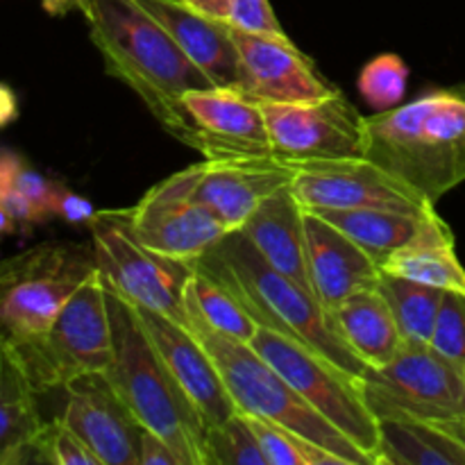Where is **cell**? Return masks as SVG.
I'll use <instances>...</instances> for the list:
<instances>
[{
	"label": "cell",
	"instance_id": "12",
	"mask_svg": "<svg viewBox=\"0 0 465 465\" xmlns=\"http://www.w3.org/2000/svg\"><path fill=\"white\" fill-rule=\"evenodd\" d=\"M295 175L291 182L295 200L309 212L316 209H395L425 212L436 207L420 191L368 157L289 162Z\"/></svg>",
	"mask_w": 465,
	"mask_h": 465
},
{
	"label": "cell",
	"instance_id": "41",
	"mask_svg": "<svg viewBox=\"0 0 465 465\" xmlns=\"http://www.w3.org/2000/svg\"><path fill=\"white\" fill-rule=\"evenodd\" d=\"M16 230H18L16 221H14V218L9 216L7 209H5L3 204H0V239H5V236L14 234V232H16Z\"/></svg>",
	"mask_w": 465,
	"mask_h": 465
},
{
	"label": "cell",
	"instance_id": "11",
	"mask_svg": "<svg viewBox=\"0 0 465 465\" xmlns=\"http://www.w3.org/2000/svg\"><path fill=\"white\" fill-rule=\"evenodd\" d=\"M200 163L173 173L130 209V227L145 248L189 263L230 234L221 218L195 198Z\"/></svg>",
	"mask_w": 465,
	"mask_h": 465
},
{
	"label": "cell",
	"instance_id": "23",
	"mask_svg": "<svg viewBox=\"0 0 465 465\" xmlns=\"http://www.w3.org/2000/svg\"><path fill=\"white\" fill-rule=\"evenodd\" d=\"M381 271L436 289L465 293V268L457 257V241L434 207L422 213L416 234L386 262Z\"/></svg>",
	"mask_w": 465,
	"mask_h": 465
},
{
	"label": "cell",
	"instance_id": "13",
	"mask_svg": "<svg viewBox=\"0 0 465 465\" xmlns=\"http://www.w3.org/2000/svg\"><path fill=\"white\" fill-rule=\"evenodd\" d=\"M272 154L284 162L363 157V116L343 91L309 103H259Z\"/></svg>",
	"mask_w": 465,
	"mask_h": 465
},
{
	"label": "cell",
	"instance_id": "1",
	"mask_svg": "<svg viewBox=\"0 0 465 465\" xmlns=\"http://www.w3.org/2000/svg\"><path fill=\"white\" fill-rule=\"evenodd\" d=\"M89 36L104 71L130 86L163 130L200 150V130L184 107V94L213 82L191 62L166 27L139 0H82Z\"/></svg>",
	"mask_w": 465,
	"mask_h": 465
},
{
	"label": "cell",
	"instance_id": "40",
	"mask_svg": "<svg viewBox=\"0 0 465 465\" xmlns=\"http://www.w3.org/2000/svg\"><path fill=\"white\" fill-rule=\"evenodd\" d=\"M436 425H439L440 430L448 431L450 436H454L459 443L465 445V416L452 418V420H445V422H436Z\"/></svg>",
	"mask_w": 465,
	"mask_h": 465
},
{
	"label": "cell",
	"instance_id": "37",
	"mask_svg": "<svg viewBox=\"0 0 465 465\" xmlns=\"http://www.w3.org/2000/svg\"><path fill=\"white\" fill-rule=\"evenodd\" d=\"M184 3L189 5V7L198 9V12L207 14V16L230 23L232 0H184Z\"/></svg>",
	"mask_w": 465,
	"mask_h": 465
},
{
	"label": "cell",
	"instance_id": "26",
	"mask_svg": "<svg viewBox=\"0 0 465 465\" xmlns=\"http://www.w3.org/2000/svg\"><path fill=\"white\" fill-rule=\"evenodd\" d=\"M380 425V465H465V445L436 422L384 418Z\"/></svg>",
	"mask_w": 465,
	"mask_h": 465
},
{
	"label": "cell",
	"instance_id": "22",
	"mask_svg": "<svg viewBox=\"0 0 465 465\" xmlns=\"http://www.w3.org/2000/svg\"><path fill=\"white\" fill-rule=\"evenodd\" d=\"M36 398L21 352L0 336V465L27 463V450L45 422Z\"/></svg>",
	"mask_w": 465,
	"mask_h": 465
},
{
	"label": "cell",
	"instance_id": "28",
	"mask_svg": "<svg viewBox=\"0 0 465 465\" xmlns=\"http://www.w3.org/2000/svg\"><path fill=\"white\" fill-rule=\"evenodd\" d=\"M186 307L193 309L203 318L204 325L221 331V334L232 336L236 341L250 343L252 336L257 334L259 325L241 307L239 300L230 291L223 289L218 282H213L212 277H207L200 271H193L189 277V284H186Z\"/></svg>",
	"mask_w": 465,
	"mask_h": 465
},
{
	"label": "cell",
	"instance_id": "14",
	"mask_svg": "<svg viewBox=\"0 0 465 465\" xmlns=\"http://www.w3.org/2000/svg\"><path fill=\"white\" fill-rule=\"evenodd\" d=\"M232 39L239 53L236 89L259 103H309L341 91L318 73L316 64L293 41L252 35L234 25Z\"/></svg>",
	"mask_w": 465,
	"mask_h": 465
},
{
	"label": "cell",
	"instance_id": "33",
	"mask_svg": "<svg viewBox=\"0 0 465 465\" xmlns=\"http://www.w3.org/2000/svg\"><path fill=\"white\" fill-rule=\"evenodd\" d=\"M18 162L21 154L0 148V204L7 209L18 227H32L36 223H45V216L14 184V171Z\"/></svg>",
	"mask_w": 465,
	"mask_h": 465
},
{
	"label": "cell",
	"instance_id": "4",
	"mask_svg": "<svg viewBox=\"0 0 465 465\" xmlns=\"http://www.w3.org/2000/svg\"><path fill=\"white\" fill-rule=\"evenodd\" d=\"M107 286V284H104ZM114 361L104 375L143 430L166 440L182 465H207V420L141 327L134 307L107 286Z\"/></svg>",
	"mask_w": 465,
	"mask_h": 465
},
{
	"label": "cell",
	"instance_id": "20",
	"mask_svg": "<svg viewBox=\"0 0 465 465\" xmlns=\"http://www.w3.org/2000/svg\"><path fill=\"white\" fill-rule=\"evenodd\" d=\"M184 50L186 57L213 82L239 86V53L227 21L207 16L184 0H139Z\"/></svg>",
	"mask_w": 465,
	"mask_h": 465
},
{
	"label": "cell",
	"instance_id": "34",
	"mask_svg": "<svg viewBox=\"0 0 465 465\" xmlns=\"http://www.w3.org/2000/svg\"><path fill=\"white\" fill-rule=\"evenodd\" d=\"M230 25L241 27L245 32H252V35L291 41L284 27L277 21L275 12H272L268 0H232Z\"/></svg>",
	"mask_w": 465,
	"mask_h": 465
},
{
	"label": "cell",
	"instance_id": "8",
	"mask_svg": "<svg viewBox=\"0 0 465 465\" xmlns=\"http://www.w3.org/2000/svg\"><path fill=\"white\" fill-rule=\"evenodd\" d=\"M359 391L377 420L445 422L465 416V368L425 341H404L389 363L366 368Z\"/></svg>",
	"mask_w": 465,
	"mask_h": 465
},
{
	"label": "cell",
	"instance_id": "2",
	"mask_svg": "<svg viewBox=\"0 0 465 465\" xmlns=\"http://www.w3.org/2000/svg\"><path fill=\"white\" fill-rule=\"evenodd\" d=\"M189 266L230 291L259 327L304 345L350 377L361 380L368 366L345 343L331 313L312 291L263 262L243 232H230Z\"/></svg>",
	"mask_w": 465,
	"mask_h": 465
},
{
	"label": "cell",
	"instance_id": "15",
	"mask_svg": "<svg viewBox=\"0 0 465 465\" xmlns=\"http://www.w3.org/2000/svg\"><path fill=\"white\" fill-rule=\"evenodd\" d=\"M64 391L62 420L84 440L100 465H139L145 430L104 372L77 377Z\"/></svg>",
	"mask_w": 465,
	"mask_h": 465
},
{
	"label": "cell",
	"instance_id": "25",
	"mask_svg": "<svg viewBox=\"0 0 465 465\" xmlns=\"http://www.w3.org/2000/svg\"><path fill=\"white\" fill-rule=\"evenodd\" d=\"M304 209V207H302ZM430 209V207H427ZM425 209V212H427ZM309 212V209H307ZM425 212H395V209H316L321 218L343 232L380 268L416 234Z\"/></svg>",
	"mask_w": 465,
	"mask_h": 465
},
{
	"label": "cell",
	"instance_id": "17",
	"mask_svg": "<svg viewBox=\"0 0 465 465\" xmlns=\"http://www.w3.org/2000/svg\"><path fill=\"white\" fill-rule=\"evenodd\" d=\"M184 107L200 130L198 153L207 159L272 154L262 104L234 86L186 91Z\"/></svg>",
	"mask_w": 465,
	"mask_h": 465
},
{
	"label": "cell",
	"instance_id": "5",
	"mask_svg": "<svg viewBox=\"0 0 465 465\" xmlns=\"http://www.w3.org/2000/svg\"><path fill=\"white\" fill-rule=\"evenodd\" d=\"M186 312L189 331L216 363L236 411L275 422L291 434L336 454L345 465H375L354 440L321 416L252 345L212 330L193 309L186 307Z\"/></svg>",
	"mask_w": 465,
	"mask_h": 465
},
{
	"label": "cell",
	"instance_id": "9",
	"mask_svg": "<svg viewBox=\"0 0 465 465\" xmlns=\"http://www.w3.org/2000/svg\"><path fill=\"white\" fill-rule=\"evenodd\" d=\"M94 257L104 284L132 307H143L189 330L186 284L191 266L162 257L134 236L127 213H100L91 225Z\"/></svg>",
	"mask_w": 465,
	"mask_h": 465
},
{
	"label": "cell",
	"instance_id": "39",
	"mask_svg": "<svg viewBox=\"0 0 465 465\" xmlns=\"http://www.w3.org/2000/svg\"><path fill=\"white\" fill-rule=\"evenodd\" d=\"M41 5L50 16H66L73 9L82 7V0H41Z\"/></svg>",
	"mask_w": 465,
	"mask_h": 465
},
{
	"label": "cell",
	"instance_id": "27",
	"mask_svg": "<svg viewBox=\"0 0 465 465\" xmlns=\"http://www.w3.org/2000/svg\"><path fill=\"white\" fill-rule=\"evenodd\" d=\"M377 291L384 295L404 341L430 343L445 291L386 271H381Z\"/></svg>",
	"mask_w": 465,
	"mask_h": 465
},
{
	"label": "cell",
	"instance_id": "3",
	"mask_svg": "<svg viewBox=\"0 0 465 465\" xmlns=\"http://www.w3.org/2000/svg\"><path fill=\"white\" fill-rule=\"evenodd\" d=\"M363 157L439 203L465 182V84L363 118Z\"/></svg>",
	"mask_w": 465,
	"mask_h": 465
},
{
	"label": "cell",
	"instance_id": "30",
	"mask_svg": "<svg viewBox=\"0 0 465 465\" xmlns=\"http://www.w3.org/2000/svg\"><path fill=\"white\" fill-rule=\"evenodd\" d=\"M409 66L400 54H380L363 66L359 75V94L377 112H386L402 103L407 94Z\"/></svg>",
	"mask_w": 465,
	"mask_h": 465
},
{
	"label": "cell",
	"instance_id": "18",
	"mask_svg": "<svg viewBox=\"0 0 465 465\" xmlns=\"http://www.w3.org/2000/svg\"><path fill=\"white\" fill-rule=\"evenodd\" d=\"M134 312L148 339L162 354L168 371L175 375L191 402L203 413L207 425H221L227 418L234 416V400L227 393L225 381L204 345L186 327L177 325L175 321L162 313L143 307H134Z\"/></svg>",
	"mask_w": 465,
	"mask_h": 465
},
{
	"label": "cell",
	"instance_id": "10",
	"mask_svg": "<svg viewBox=\"0 0 465 465\" xmlns=\"http://www.w3.org/2000/svg\"><path fill=\"white\" fill-rule=\"evenodd\" d=\"M250 345L321 416H325L336 430L354 440L375 465H380V425L363 402L359 380L350 377L321 354L268 327H257Z\"/></svg>",
	"mask_w": 465,
	"mask_h": 465
},
{
	"label": "cell",
	"instance_id": "24",
	"mask_svg": "<svg viewBox=\"0 0 465 465\" xmlns=\"http://www.w3.org/2000/svg\"><path fill=\"white\" fill-rule=\"evenodd\" d=\"M331 321L368 368L389 363L404 343L391 307L377 289L350 295L331 312Z\"/></svg>",
	"mask_w": 465,
	"mask_h": 465
},
{
	"label": "cell",
	"instance_id": "19",
	"mask_svg": "<svg viewBox=\"0 0 465 465\" xmlns=\"http://www.w3.org/2000/svg\"><path fill=\"white\" fill-rule=\"evenodd\" d=\"M309 289L318 302L334 312L350 295L377 289L381 268L331 223L304 209Z\"/></svg>",
	"mask_w": 465,
	"mask_h": 465
},
{
	"label": "cell",
	"instance_id": "16",
	"mask_svg": "<svg viewBox=\"0 0 465 465\" xmlns=\"http://www.w3.org/2000/svg\"><path fill=\"white\" fill-rule=\"evenodd\" d=\"M293 166L275 154L218 157L200 163L195 198L230 232L241 230L254 209L293 182Z\"/></svg>",
	"mask_w": 465,
	"mask_h": 465
},
{
	"label": "cell",
	"instance_id": "32",
	"mask_svg": "<svg viewBox=\"0 0 465 465\" xmlns=\"http://www.w3.org/2000/svg\"><path fill=\"white\" fill-rule=\"evenodd\" d=\"M430 343L450 361L465 368V293L445 291Z\"/></svg>",
	"mask_w": 465,
	"mask_h": 465
},
{
	"label": "cell",
	"instance_id": "31",
	"mask_svg": "<svg viewBox=\"0 0 465 465\" xmlns=\"http://www.w3.org/2000/svg\"><path fill=\"white\" fill-rule=\"evenodd\" d=\"M27 461L53 465H100L98 457L62 420V416L44 422L39 436L27 450Z\"/></svg>",
	"mask_w": 465,
	"mask_h": 465
},
{
	"label": "cell",
	"instance_id": "36",
	"mask_svg": "<svg viewBox=\"0 0 465 465\" xmlns=\"http://www.w3.org/2000/svg\"><path fill=\"white\" fill-rule=\"evenodd\" d=\"M139 465H182V461L166 440L145 430L139 445Z\"/></svg>",
	"mask_w": 465,
	"mask_h": 465
},
{
	"label": "cell",
	"instance_id": "6",
	"mask_svg": "<svg viewBox=\"0 0 465 465\" xmlns=\"http://www.w3.org/2000/svg\"><path fill=\"white\" fill-rule=\"evenodd\" d=\"M98 271L94 248L48 241L0 262V336L14 348L48 331L64 304Z\"/></svg>",
	"mask_w": 465,
	"mask_h": 465
},
{
	"label": "cell",
	"instance_id": "38",
	"mask_svg": "<svg viewBox=\"0 0 465 465\" xmlns=\"http://www.w3.org/2000/svg\"><path fill=\"white\" fill-rule=\"evenodd\" d=\"M18 118V98L14 89L0 82V127H7Z\"/></svg>",
	"mask_w": 465,
	"mask_h": 465
},
{
	"label": "cell",
	"instance_id": "21",
	"mask_svg": "<svg viewBox=\"0 0 465 465\" xmlns=\"http://www.w3.org/2000/svg\"><path fill=\"white\" fill-rule=\"evenodd\" d=\"M239 232H243L263 262L309 289L304 209L291 186L263 200Z\"/></svg>",
	"mask_w": 465,
	"mask_h": 465
},
{
	"label": "cell",
	"instance_id": "29",
	"mask_svg": "<svg viewBox=\"0 0 465 465\" xmlns=\"http://www.w3.org/2000/svg\"><path fill=\"white\" fill-rule=\"evenodd\" d=\"M207 465H268L252 427L236 411L207 430Z\"/></svg>",
	"mask_w": 465,
	"mask_h": 465
},
{
	"label": "cell",
	"instance_id": "7",
	"mask_svg": "<svg viewBox=\"0 0 465 465\" xmlns=\"http://www.w3.org/2000/svg\"><path fill=\"white\" fill-rule=\"evenodd\" d=\"M16 350L39 393L66 389L89 372H107L114 361V334L100 271L73 293L44 336Z\"/></svg>",
	"mask_w": 465,
	"mask_h": 465
},
{
	"label": "cell",
	"instance_id": "35",
	"mask_svg": "<svg viewBox=\"0 0 465 465\" xmlns=\"http://www.w3.org/2000/svg\"><path fill=\"white\" fill-rule=\"evenodd\" d=\"M50 207H53V216L62 218V221L71 223V225H94L100 218L98 209L89 203L86 198L77 195L75 191H71L68 186L54 182L53 189V200H50Z\"/></svg>",
	"mask_w": 465,
	"mask_h": 465
}]
</instances>
